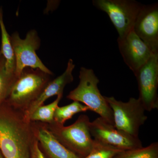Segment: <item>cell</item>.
<instances>
[{"mask_svg":"<svg viewBox=\"0 0 158 158\" xmlns=\"http://www.w3.org/2000/svg\"><path fill=\"white\" fill-rule=\"evenodd\" d=\"M34 136L32 122L4 103L0 106V149L4 158H30Z\"/></svg>","mask_w":158,"mask_h":158,"instance_id":"cell-1","label":"cell"},{"mask_svg":"<svg viewBox=\"0 0 158 158\" xmlns=\"http://www.w3.org/2000/svg\"><path fill=\"white\" fill-rule=\"evenodd\" d=\"M51 76L40 69L25 68L12 85L5 103L24 114L52 81Z\"/></svg>","mask_w":158,"mask_h":158,"instance_id":"cell-2","label":"cell"},{"mask_svg":"<svg viewBox=\"0 0 158 158\" xmlns=\"http://www.w3.org/2000/svg\"><path fill=\"white\" fill-rule=\"evenodd\" d=\"M79 77L78 85L69 92L67 98L83 103L90 110L114 125L113 111L99 90V80L93 69L81 67Z\"/></svg>","mask_w":158,"mask_h":158,"instance_id":"cell-3","label":"cell"},{"mask_svg":"<svg viewBox=\"0 0 158 158\" xmlns=\"http://www.w3.org/2000/svg\"><path fill=\"white\" fill-rule=\"evenodd\" d=\"M90 122L87 115H81L68 126L57 124L54 121L45 124L64 147L80 158H84L90 153L94 145V140L89 131Z\"/></svg>","mask_w":158,"mask_h":158,"instance_id":"cell-4","label":"cell"},{"mask_svg":"<svg viewBox=\"0 0 158 158\" xmlns=\"http://www.w3.org/2000/svg\"><path fill=\"white\" fill-rule=\"evenodd\" d=\"M104 97L113 111L115 127L139 138L140 127L148 118L140 99L131 97L124 102L117 100L114 97Z\"/></svg>","mask_w":158,"mask_h":158,"instance_id":"cell-5","label":"cell"},{"mask_svg":"<svg viewBox=\"0 0 158 158\" xmlns=\"http://www.w3.org/2000/svg\"><path fill=\"white\" fill-rule=\"evenodd\" d=\"M97 9L106 13L118 34L124 37L133 29L142 5L133 0H93Z\"/></svg>","mask_w":158,"mask_h":158,"instance_id":"cell-6","label":"cell"},{"mask_svg":"<svg viewBox=\"0 0 158 158\" xmlns=\"http://www.w3.org/2000/svg\"><path fill=\"white\" fill-rule=\"evenodd\" d=\"M10 41L15 57V74L17 77L26 68L40 69L52 75V72L44 65L36 53L40 45V39L36 31H29L24 39H21L19 34L15 32L10 36Z\"/></svg>","mask_w":158,"mask_h":158,"instance_id":"cell-7","label":"cell"},{"mask_svg":"<svg viewBox=\"0 0 158 158\" xmlns=\"http://www.w3.org/2000/svg\"><path fill=\"white\" fill-rule=\"evenodd\" d=\"M89 131L94 140L122 150H129L143 147L139 138L117 129L103 118L98 117L90 122Z\"/></svg>","mask_w":158,"mask_h":158,"instance_id":"cell-8","label":"cell"},{"mask_svg":"<svg viewBox=\"0 0 158 158\" xmlns=\"http://www.w3.org/2000/svg\"><path fill=\"white\" fill-rule=\"evenodd\" d=\"M138 82L139 97L145 111L158 109V53L134 73Z\"/></svg>","mask_w":158,"mask_h":158,"instance_id":"cell-9","label":"cell"},{"mask_svg":"<svg viewBox=\"0 0 158 158\" xmlns=\"http://www.w3.org/2000/svg\"><path fill=\"white\" fill-rule=\"evenodd\" d=\"M133 31L153 54L158 53V5H142Z\"/></svg>","mask_w":158,"mask_h":158,"instance_id":"cell-10","label":"cell"},{"mask_svg":"<svg viewBox=\"0 0 158 158\" xmlns=\"http://www.w3.org/2000/svg\"><path fill=\"white\" fill-rule=\"evenodd\" d=\"M117 42L125 63L134 73L152 55L148 47L136 35L133 29L124 37L118 38Z\"/></svg>","mask_w":158,"mask_h":158,"instance_id":"cell-11","label":"cell"},{"mask_svg":"<svg viewBox=\"0 0 158 158\" xmlns=\"http://www.w3.org/2000/svg\"><path fill=\"white\" fill-rule=\"evenodd\" d=\"M34 136L46 158H80L61 144L49 131L45 123L32 122Z\"/></svg>","mask_w":158,"mask_h":158,"instance_id":"cell-12","label":"cell"},{"mask_svg":"<svg viewBox=\"0 0 158 158\" xmlns=\"http://www.w3.org/2000/svg\"><path fill=\"white\" fill-rule=\"evenodd\" d=\"M75 67V65L74 64L73 60L69 59L64 73L48 83L40 96L24 113L26 118L30 120L29 118L33 112L37 108L44 104V102L50 98L55 95L63 96L65 86L73 81V72Z\"/></svg>","mask_w":158,"mask_h":158,"instance_id":"cell-13","label":"cell"},{"mask_svg":"<svg viewBox=\"0 0 158 158\" xmlns=\"http://www.w3.org/2000/svg\"><path fill=\"white\" fill-rule=\"evenodd\" d=\"M0 28L2 36V44L0 52L6 60V71L7 73L15 74V57L10 41V36L6 30L3 21V13L0 15Z\"/></svg>","mask_w":158,"mask_h":158,"instance_id":"cell-14","label":"cell"},{"mask_svg":"<svg viewBox=\"0 0 158 158\" xmlns=\"http://www.w3.org/2000/svg\"><path fill=\"white\" fill-rule=\"evenodd\" d=\"M90 110L88 107L77 101L63 106H58L54 115V122L57 124L64 125L65 122L71 119L78 113Z\"/></svg>","mask_w":158,"mask_h":158,"instance_id":"cell-15","label":"cell"},{"mask_svg":"<svg viewBox=\"0 0 158 158\" xmlns=\"http://www.w3.org/2000/svg\"><path fill=\"white\" fill-rule=\"evenodd\" d=\"M62 96H58L54 101L47 105H42L37 108L30 116V121L51 123L54 121V115Z\"/></svg>","mask_w":158,"mask_h":158,"instance_id":"cell-16","label":"cell"},{"mask_svg":"<svg viewBox=\"0 0 158 158\" xmlns=\"http://www.w3.org/2000/svg\"><path fill=\"white\" fill-rule=\"evenodd\" d=\"M17 78L15 74L6 72V60L2 55L0 57V106L6 102Z\"/></svg>","mask_w":158,"mask_h":158,"instance_id":"cell-17","label":"cell"},{"mask_svg":"<svg viewBox=\"0 0 158 158\" xmlns=\"http://www.w3.org/2000/svg\"><path fill=\"white\" fill-rule=\"evenodd\" d=\"M114 158H158V143L153 142L146 147L123 151Z\"/></svg>","mask_w":158,"mask_h":158,"instance_id":"cell-18","label":"cell"},{"mask_svg":"<svg viewBox=\"0 0 158 158\" xmlns=\"http://www.w3.org/2000/svg\"><path fill=\"white\" fill-rule=\"evenodd\" d=\"M94 145L88 156L84 158H114L118 154L123 151L94 140Z\"/></svg>","mask_w":158,"mask_h":158,"instance_id":"cell-19","label":"cell"},{"mask_svg":"<svg viewBox=\"0 0 158 158\" xmlns=\"http://www.w3.org/2000/svg\"><path fill=\"white\" fill-rule=\"evenodd\" d=\"M30 158H46L40 150L38 141L36 138L31 147Z\"/></svg>","mask_w":158,"mask_h":158,"instance_id":"cell-20","label":"cell"},{"mask_svg":"<svg viewBox=\"0 0 158 158\" xmlns=\"http://www.w3.org/2000/svg\"><path fill=\"white\" fill-rule=\"evenodd\" d=\"M0 158H4V156H3L2 153L1 149H0Z\"/></svg>","mask_w":158,"mask_h":158,"instance_id":"cell-21","label":"cell"},{"mask_svg":"<svg viewBox=\"0 0 158 158\" xmlns=\"http://www.w3.org/2000/svg\"><path fill=\"white\" fill-rule=\"evenodd\" d=\"M3 13L2 12V9H0V15H1L2 14V13Z\"/></svg>","mask_w":158,"mask_h":158,"instance_id":"cell-22","label":"cell"},{"mask_svg":"<svg viewBox=\"0 0 158 158\" xmlns=\"http://www.w3.org/2000/svg\"><path fill=\"white\" fill-rule=\"evenodd\" d=\"M2 56V53H1V52H0V57Z\"/></svg>","mask_w":158,"mask_h":158,"instance_id":"cell-23","label":"cell"}]
</instances>
